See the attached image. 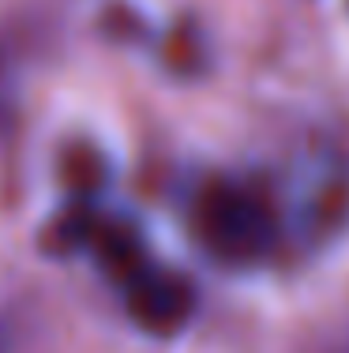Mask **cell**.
Listing matches in <instances>:
<instances>
[{
  "label": "cell",
  "mask_w": 349,
  "mask_h": 353,
  "mask_svg": "<svg viewBox=\"0 0 349 353\" xmlns=\"http://www.w3.org/2000/svg\"><path fill=\"white\" fill-rule=\"evenodd\" d=\"M192 233L214 259L252 267L278 245V218L255 188L237 181H207L192 203Z\"/></svg>",
  "instance_id": "1"
},
{
  "label": "cell",
  "mask_w": 349,
  "mask_h": 353,
  "mask_svg": "<svg viewBox=\"0 0 349 353\" xmlns=\"http://www.w3.org/2000/svg\"><path fill=\"white\" fill-rule=\"evenodd\" d=\"M105 176H102V158H94L90 150H72L68 154V184L79 192L98 188Z\"/></svg>",
  "instance_id": "5"
},
{
  "label": "cell",
  "mask_w": 349,
  "mask_h": 353,
  "mask_svg": "<svg viewBox=\"0 0 349 353\" xmlns=\"http://www.w3.org/2000/svg\"><path fill=\"white\" fill-rule=\"evenodd\" d=\"M87 248L94 252V259L105 267V274L116 279V282H124V285L151 267L147 263V248H143V241H139V233L131 230L128 222H120V218H98Z\"/></svg>",
  "instance_id": "3"
},
{
  "label": "cell",
  "mask_w": 349,
  "mask_h": 353,
  "mask_svg": "<svg viewBox=\"0 0 349 353\" xmlns=\"http://www.w3.org/2000/svg\"><path fill=\"white\" fill-rule=\"evenodd\" d=\"M124 305L128 316L143 327L147 334H177L195 312V290L184 274L165 271V267H147L124 285Z\"/></svg>",
  "instance_id": "2"
},
{
  "label": "cell",
  "mask_w": 349,
  "mask_h": 353,
  "mask_svg": "<svg viewBox=\"0 0 349 353\" xmlns=\"http://www.w3.org/2000/svg\"><path fill=\"white\" fill-rule=\"evenodd\" d=\"M98 214H90L87 207H72L41 233V248L49 256H68V252H79L90 245V233H94Z\"/></svg>",
  "instance_id": "4"
}]
</instances>
